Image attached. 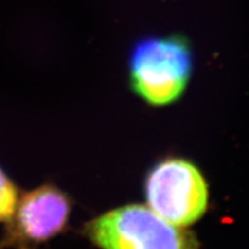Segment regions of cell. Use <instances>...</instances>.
<instances>
[{"label":"cell","instance_id":"obj_1","mask_svg":"<svg viewBox=\"0 0 249 249\" xmlns=\"http://www.w3.org/2000/svg\"><path fill=\"white\" fill-rule=\"evenodd\" d=\"M192 70L191 50L181 37H149L140 40L129 59L133 90L156 107L180 98Z\"/></svg>","mask_w":249,"mask_h":249},{"label":"cell","instance_id":"obj_2","mask_svg":"<svg viewBox=\"0 0 249 249\" xmlns=\"http://www.w3.org/2000/svg\"><path fill=\"white\" fill-rule=\"evenodd\" d=\"M85 234L101 249H198L193 233L141 204L124 205L95 218L85 226Z\"/></svg>","mask_w":249,"mask_h":249},{"label":"cell","instance_id":"obj_3","mask_svg":"<svg viewBox=\"0 0 249 249\" xmlns=\"http://www.w3.org/2000/svg\"><path fill=\"white\" fill-rule=\"evenodd\" d=\"M148 207L174 226L197 222L208 208V186L191 161L169 158L157 164L145 181Z\"/></svg>","mask_w":249,"mask_h":249},{"label":"cell","instance_id":"obj_4","mask_svg":"<svg viewBox=\"0 0 249 249\" xmlns=\"http://www.w3.org/2000/svg\"><path fill=\"white\" fill-rule=\"evenodd\" d=\"M71 213L70 197L50 183L20 195L0 238V249H38L64 231Z\"/></svg>","mask_w":249,"mask_h":249},{"label":"cell","instance_id":"obj_5","mask_svg":"<svg viewBox=\"0 0 249 249\" xmlns=\"http://www.w3.org/2000/svg\"><path fill=\"white\" fill-rule=\"evenodd\" d=\"M20 197V188L0 165V223H7L13 216Z\"/></svg>","mask_w":249,"mask_h":249}]
</instances>
